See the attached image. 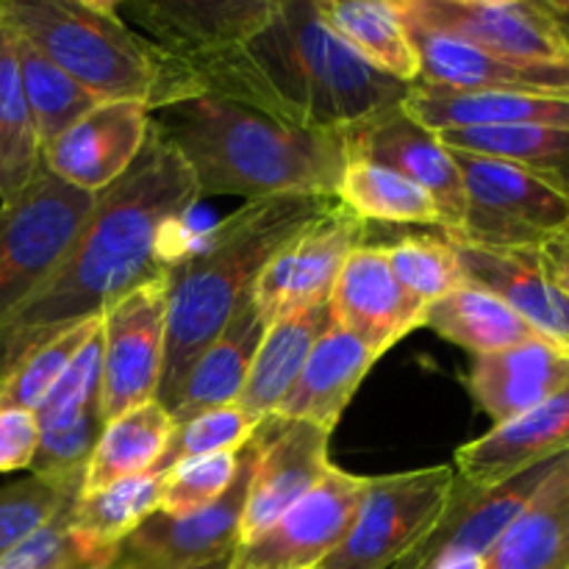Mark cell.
Returning a JSON list of instances; mask_svg holds the SVG:
<instances>
[{
    "label": "cell",
    "mask_w": 569,
    "mask_h": 569,
    "mask_svg": "<svg viewBox=\"0 0 569 569\" xmlns=\"http://www.w3.org/2000/svg\"><path fill=\"white\" fill-rule=\"evenodd\" d=\"M539 259H542V267L548 270V276L559 283L561 292L569 298V233L542 244L539 248Z\"/></svg>",
    "instance_id": "bcb514c9"
},
{
    "label": "cell",
    "mask_w": 569,
    "mask_h": 569,
    "mask_svg": "<svg viewBox=\"0 0 569 569\" xmlns=\"http://www.w3.org/2000/svg\"><path fill=\"white\" fill-rule=\"evenodd\" d=\"M42 164L37 131L22 92L14 33L0 20V187L3 198L20 192Z\"/></svg>",
    "instance_id": "d590c367"
},
{
    "label": "cell",
    "mask_w": 569,
    "mask_h": 569,
    "mask_svg": "<svg viewBox=\"0 0 569 569\" xmlns=\"http://www.w3.org/2000/svg\"><path fill=\"white\" fill-rule=\"evenodd\" d=\"M400 14L489 53L569 61L567 0H395Z\"/></svg>",
    "instance_id": "9c48e42d"
},
{
    "label": "cell",
    "mask_w": 569,
    "mask_h": 569,
    "mask_svg": "<svg viewBox=\"0 0 569 569\" xmlns=\"http://www.w3.org/2000/svg\"><path fill=\"white\" fill-rule=\"evenodd\" d=\"M403 109L433 133L465 128H569V98L515 92H453L409 83Z\"/></svg>",
    "instance_id": "d4e9b609"
},
{
    "label": "cell",
    "mask_w": 569,
    "mask_h": 569,
    "mask_svg": "<svg viewBox=\"0 0 569 569\" xmlns=\"http://www.w3.org/2000/svg\"><path fill=\"white\" fill-rule=\"evenodd\" d=\"M400 287L420 303L431 306L467 283L453 244L442 233H415L383 244Z\"/></svg>",
    "instance_id": "74e56055"
},
{
    "label": "cell",
    "mask_w": 569,
    "mask_h": 569,
    "mask_svg": "<svg viewBox=\"0 0 569 569\" xmlns=\"http://www.w3.org/2000/svg\"><path fill=\"white\" fill-rule=\"evenodd\" d=\"M103 417L100 411L81 417L76 426L61 431L39 433V448L33 456L31 472L44 478H72L87 472L89 459L94 453L100 433H103Z\"/></svg>",
    "instance_id": "7bdbcfd3"
},
{
    "label": "cell",
    "mask_w": 569,
    "mask_h": 569,
    "mask_svg": "<svg viewBox=\"0 0 569 569\" xmlns=\"http://www.w3.org/2000/svg\"><path fill=\"white\" fill-rule=\"evenodd\" d=\"M317 569H320V567H317Z\"/></svg>",
    "instance_id": "f5cc1de1"
},
{
    "label": "cell",
    "mask_w": 569,
    "mask_h": 569,
    "mask_svg": "<svg viewBox=\"0 0 569 569\" xmlns=\"http://www.w3.org/2000/svg\"><path fill=\"white\" fill-rule=\"evenodd\" d=\"M181 156L150 122V137L126 176L94 194L76 242L50 281L0 331V378L50 333L103 315L131 289L164 276L167 228L198 203Z\"/></svg>",
    "instance_id": "6da1fadb"
},
{
    "label": "cell",
    "mask_w": 569,
    "mask_h": 569,
    "mask_svg": "<svg viewBox=\"0 0 569 569\" xmlns=\"http://www.w3.org/2000/svg\"><path fill=\"white\" fill-rule=\"evenodd\" d=\"M337 200L348 206L356 217H361L367 226L383 222V226H428L439 231L448 228L442 211L426 189L372 161H348Z\"/></svg>",
    "instance_id": "1f68e13d"
},
{
    "label": "cell",
    "mask_w": 569,
    "mask_h": 569,
    "mask_svg": "<svg viewBox=\"0 0 569 569\" xmlns=\"http://www.w3.org/2000/svg\"><path fill=\"white\" fill-rule=\"evenodd\" d=\"M437 137L450 150H465V153L526 167L528 172L569 194V128H465V131H445Z\"/></svg>",
    "instance_id": "d6a6232c"
},
{
    "label": "cell",
    "mask_w": 569,
    "mask_h": 569,
    "mask_svg": "<svg viewBox=\"0 0 569 569\" xmlns=\"http://www.w3.org/2000/svg\"><path fill=\"white\" fill-rule=\"evenodd\" d=\"M426 328L437 331L448 342L470 350L472 356L500 353V350L542 339L498 295L470 281L428 306Z\"/></svg>",
    "instance_id": "f546056e"
},
{
    "label": "cell",
    "mask_w": 569,
    "mask_h": 569,
    "mask_svg": "<svg viewBox=\"0 0 569 569\" xmlns=\"http://www.w3.org/2000/svg\"><path fill=\"white\" fill-rule=\"evenodd\" d=\"M381 359L359 337L331 320L311 348L298 381L276 409L278 420L311 422L333 433L372 365Z\"/></svg>",
    "instance_id": "cb8c5ba5"
},
{
    "label": "cell",
    "mask_w": 569,
    "mask_h": 569,
    "mask_svg": "<svg viewBox=\"0 0 569 569\" xmlns=\"http://www.w3.org/2000/svg\"><path fill=\"white\" fill-rule=\"evenodd\" d=\"M150 109L137 100L98 103L42 150V164L87 194L109 189L142 153Z\"/></svg>",
    "instance_id": "ac0fdd59"
},
{
    "label": "cell",
    "mask_w": 569,
    "mask_h": 569,
    "mask_svg": "<svg viewBox=\"0 0 569 569\" xmlns=\"http://www.w3.org/2000/svg\"><path fill=\"white\" fill-rule=\"evenodd\" d=\"M569 387V353L545 339L517 345L500 353L472 356L467 389L492 417L509 422Z\"/></svg>",
    "instance_id": "603a6c76"
},
{
    "label": "cell",
    "mask_w": 569,
    "mask_h": 569,
    "mask_svg": "<svg viewBox=\"0 0 569 569\" xmlns=\"http://www.w3.org/2000/svg\"><path fill=\"white\" fill-rule=\"evenodd\" d=\"M406 26L420 53V78L415 81L420 87L569 98V61L509 59L417 22L406 20Z\"/></svg>",
    "instance_id": "e0dca14e"
},
{
    "label": "cell",
    "mask_w": 569,
    "mask_h": 569,
    "mask_svg": "<svg viewBox=\"0 0 569 569\" xmlns=\"http://www.w3.org/2000/svg\"><path fill=\"white\" fill-rule=\"evenodd\" d=\"M453 244L465 278L498 295L533 331L569 353V298L542 267L539 250L489 248L442 231Z\"/></svg>",
    "instance_id": "44dd1931"
},
{
    "label": "cell",
    "mask_w": 569,
    "mask_h": 569,
    "mask_svg": "<svg viewBox=\"0 0 569 569\" xmlns=\"http://www.w3.org/2000/svg\"><path fill=\"white\" fill-rule=\"evenodd\" d=\"M37 448V415L26 409H0V472L31 470Z\"/></svg>",
    "instance_id": "f6af8a7d"
},
{
    "label": "cell",
    "mask_w": 569,
    "mask_h": 569,
    "mask_svg": "<svg viewBox=\"0 0 569 569\" xmlns=\"http://www.w3.org/2000/svg\"><path fill=\"white\" fill-rule=\"evenodd\" d=\"M483 569H569V453L495 542Z\"/></svg>",
    "instance_id": "83f0119b"
},
{
    "label": "cell",
    "mask_w": 569,
    "mask_h": 569,
    "mask_svg": "<svg viewBox=\"0 0 569 569\" xmlns=\"http://www.w3.org/2000/svg\"><path fill=\"white\" fill-rule=\"evenodd\" d=\"M450 150V148H448ZM465 183V220L456 237L489 248L539 250L569 233V194L526 167L450 150Z\"/></svg>",
    "instance_id": "52a82bcc"
},
{
    "label": "cell",
    "mask_w": 569,
    "mask_h": 569,
    "mask_svg": "<svg viewBox=\"0 0 569 569\" xmlns=\"http://www.w3.org/2000/svg\"><path fill=\"white\" fill-rule=\"evenodd\" d=\"M161 495L164 472H144L98 492H81L72 506V533L94 548H120L122 539L161 509Z\"/></svg>",
    "instance_id": "836d02e7"
},
{
    "label": "cell",
    "mask_w": 569,
    "mask_h": 569,
    "mask_svg": "<svg viewBox=\"0 0 569 569\" xmlns=\"http://www.w3.org/2000/svg\"><path fill=\"white\" fill-rule=\"evenodd\" d=\"M100 411V331L72 359L64 376L56 381L37 415L39 433L76 426L81 417Z\"/></svg>",
    "instance_id": "b9f144b4"
},
{
    "label": "cell",
    "mask_w": 569,
    "mask_h": 569,
    "mask_svg": "<svg viewBox=\"0 0 569 569\" xmlns=\"http://www.w3.org/2000/svg\"><path fill=\"white\" fill-rule=\"evenodd\" d=\"M0 198H3V187H0Z\"/></svg>",
    "instance_id": "816d5d0a"
},
{
    "label": "cell",
    "mask_w": 569,
    "mask_h": 569,
    "mask_svg": "<svg viewBox=\"0 0 569 569\" xmlns=\"http://www.w3.org/2000/svg\"><path fill=\"white\" fill-rule=\"evenodd\" d=\"M328 442L331 433L311 422L278 420V417L264 420L261 450L239 522V545L261 537L320 483L331 467Z\"/></svg>",
    "instance_id": "2e32d148"
},
{
    "label": "cell",
    "mask_w": 569,
    "mask_h": 569,
    "mask_svg": "<svg viewBox=\"0 0 569 569\" xmlns=\"http://www.w3.org/2000/svg\"><path fill=\"white\" fill-rule=\"evenodd\" d=\"M333 200L315 194L250 200L217 222L198 248L167 261V350L156 395L161 406L172 403L198 356L253 292L267 261Z\"/></svg>",
    "instance_id": "277c9868"
},
{
    "label": "cell",
    "mask_w": 569,
    "mask_h": 569,
    "mask_svg": "<svg viewBox=\"0 0 569 569\" xmlns=\"http://www.w3.org/2000/svg\"><path fill=\"white\" fill-rule=\"evenodd\" d=\"M117 548H94V545H87V548L78 550L72 559H67L59 569H109L111 561H114Z\"/></svg>",
    "instance_id": "7dc6e473"
},
{
    "label": "cell",
    "mask_w": 569,
    "mask_h": 569,
    "mask_svg": "<svg viewBox=\"0 0 569 569\" xmlns=\"http://www.w3.org/2000/svg\"><path fill=\"white\" fill-rule=\"evenodd\" d=\"M559 461V459H556ZM556 461L531 467L520 476L495 487H472L456 476L453 492L437 526L431 528L422 545H417L398 567L392 569H428L442 556H483L495 548L506 528L531 503L533 495L550 476Z\"/></svg>",
    "instance_id": "d6986e66"
},
{
    "label": "cell",
    "mask_w": 569,
    "mask_h": 569,
    "mask_svg": "<svg viewBox=\"0 0 569 569\" xmlns=\"http://www.w3.org/2000/svg\"><path fill=\"white\" fill-rule=\"evenodd\" d=\"M109 569H137V567H131V565H126V561H120L114 556V561H111V567Z\"/></svg>",
    "instance_id": "f907efd6"
},
{
    "label": "cell",
    "mask_w": 569,
    "mask_h": 569,
    "mask_svg": "<svg viewBox=\"0 0 569 569\" xmlns=\"http://www.w3.org/2000/svg\"><path fill=\"white\" fill-rule=\"evenodd\" d=\"M100 331V317L72 322L33 345L20 361L0 378V409L37 411L83 345Z\"/></svg>",
    "instance_id": "8d00e7d4"
},
{
    "label": "cell",
    "mask_w": 569,
    "mask_h": 569,
    "mask_svg": "<svg viewBox=\"0 0 569 569\" xmlns=\"http://www.w3.org/2000/svg\"><path fill=\"white\" fill-rule=\"evenodd\" d=\"M361 244H367V222L333 200L261 270L253 300L264 320L272 322L287 311L328 303L345 261Z\"/></svg>",
    "instance_id": "7c38bea8"
},
{
    "label": "cell",
    "mask_w": 569,
    "mask_h": 569,
    "mask_svg": "<svg viewBox=\"0 0 569 569\" xmlns=\"http://www.w3.org/2000/svg\"><path fill=\"white\" fill-rule=\"evenodd\" d=\"M6 26L81 83L98 103L150 106L156 53L111 0H6Z\"/></svg>",
    "instance_id": "5b68a950"
},
{
    "label": "cell",
    "mask_w": 569,
    "mask_h": 569,
    "mask_svg": "<svg viewBox=\"0 0 569 569\" xmlns=\"http://www.w3.org/2000/svg\"><path fill=\"white\" fill-rule=\"evenodd\" d=\"M276 9L278 0H139L120 14L153 48L159 81L161 72L242 48Z\"/></svg>",
    "instance_id": "8fae6325"
},
{
    "label": "cell",
    "mask_w": 569,
    "mask_h": 569,
    "mask_svg": "<svg viewBox=\"0 0 569 569\" xmlns=\"http://www.w3.org/2000/svg\"><path fill=\"white\" fill-rule=\"evenodd\" d=\"M259 428L261 420L250 417L239 403L200 411V415L189 417L187 422L172 428L164 456L153 472H170L181 461L200 459V456L239 453L259 433Z\"/></svg>",
    "instance_id": "f35d334b"
},
{
    "label": "cell",
    "mask_w": 569,
    "mask_h": 569,
    "mask_svg": "<svg viewBox=\"0 0 569 569\" xmlns=\"http://www.w3.org/2000/svg\"><path fill=\"white\" fill-rule=\"evenodd\" d=\"M164 276L131 289L100 315V417L103 422L156 400L164 372Z\"/></svg>",
    "instance_id": "30bf717a"
},
{
    "label": "cell",
    "mask_w": 569,
    "mask_h": 569,
    "mask_svg": "<svg viewBox=\"0 0 569 569\" xmlns=\"http://www.w3.org/2000/svg\"><path fill=\"white\" fill-rule=\"evenodd\" d=\"M453 481V465L367 478L353 528L320 569L398 567L439 522Z\"/></svg>",
    "instance_id": "ba28073f"
},
{
    "label": "cell",
    "mask_w": 569,
    "mask_h": 569,
    "mask_svg": "<svg viewBox=\"0 0 569 569\" xmlns=\"http://www.w3.org/2000/svg\"><path fill=\"white\" fill-rule=\"evenodd\" d=\"M156 131L192 172L198 198H337L350 156L342 131H315L253 106L194 94L150 111Z\"/></svg>",
    "instance_id": "3957f363"
},
{
    "label": "cell",
    "mask_w": 569,
    "mask_h": 569,
    "mask_svg": "<svg viewBox=\"0 0 569 569\" xmlns=\"http://www.w3.org/2000/svg\"><path fill=\"white\" fill-rule=\"evenodd\" d=\"M14 50L17 64H20L22 92H26L33 131H37L39 153H42L59 133H64L72 122L92 111L98 100L81 83L72 81L64 70H59L48 56L39 53L20 33H14Z\"/></svg>",
    "instance_id": "e575fe53"
},
{
    "label": "cell",
    "mask_w": 569,
    "mask_h": 569,
    "mask_svg": "<svg viewBox=\"0 0 569 569\" xmlns=\"http://www.w3.org/2000/svg\"><path fill=\"white\" fill-rule=\"evenodd\" d=\"M242 450L239 453H214L187 459L164 472V495H161V515L187 517L214 506L237 481Z\"/></svg>",
    "instance_id": "60d3db41"
},
{
    "label": "cell",
    "mask_w": 569,
    "mask_h": 569,
    "mask_svg": "<svg viewBox=\"0 0 569 569\" xmlns=\"http://www.w3.org/2000/svg\"><path fill=\"white\" fill-rule=\"evenodd\" d=\"M83 476H31L0 489V559L42 528L70 495L81 492Z\"/></svg>",
    "instance_id": "ab89813d"
},
{
    "label": "cell",
    "mask_w": 569,
    "mask_h": 569,
    "mask_svg": "<svg viewBox=\"0 0 569 569\" xmlns=\"http://www.w3.org/2000/svg\"><path fill=\"white\" fill-rule=\"evenodd\" d=\"M78 495L81 492L70 495L42 528H37L26 542L6 553L0 559V569H59L78 550L87 548V542L72 533V506H76Z\"/></svg>",
    "instance_id": "ee69618b"
},
{
    "label": "cell",
    "mask_w": 569,
    "mask_h": 569,
    "mask_svg": "<svg viewBox=\"0 0 569 569\" xmlns=\"http://www.w3.org/2000/svg\"><path fill=\"white\" fill-rule=\"evenodd\" d=\"M406 83L381 76L322 20L317 0H278L272 20L228 53L161 72L150 111L220 94L315 131H345L400 106Z\"/></svg>",
    "instance_id": "7a4b0ae2"
},
{
    "label": "cell",
    "mask_w": 569,
    "mask_h": 569,
    "mask_svg": "<svg viewBox=\"0 0 569 569\" xmlns=\"http://www.w3.org/2000/svg\"><path fill=\"white\" fill-rule=\"evenodd\" d=\"M367 478L328 467L315 489L253 542L239 545L231 569H317L345 542Z\"/></svg>",
    "instance_id": "4fadbf2b"
},
{
    "label": "cell",
    "mask_w": 569,
    "mask_h": 569,
    "mask_svg": "<svg viewBox=\"0 0 569 569\" xmlns=\"http://www.w3.org/2000/svg\"><path fill=\"white\" fill-rule=\"evenodd\" d=\"M92 206L94 194L44 164L20 192L0 200V331L59 270Z\"/></svg>",
    "instance_id": "8992f818"
},
{
    "label": "cell",
    "mask_w": 569,
    "mask_h": 569,
    "mask_svg": "<svg viewBox=\"0 0 569 569\" xmlns=\"http://www.w3.org/2000/svg\"><path fill=\"white\" fill-rule=\"evenodd\" d=\"M342 137L350 159L381 164L426 189L448 222L445 231L461 226L467 198L453 153L439 142L437 133L411 120L403 103L345 128Z\"/></svg>",
    "instance_id": "9a60e30c"
},
{
    "label": "cell",
    "mask_w": 569,
    "mask_h": 569,
    "mask_svg": "<svg viewBox=\"0 0 569 569\" xmlns=\"http://www.w3.org/2000/svg\"><path fill=\"white\" fill-rule=\"evenodd\" d=\"M264 331L267 320L256 306L253 292H250L233 311L220 337L198 356L178 395L167 406L176 426L200 415V411L237 403Z\"/></svg>",
    "instance_id": "484cf974"
},
{
    "label": "cell",
    "mask_w": 569,
    "mask_h": 569,
    "mask_svg": "<svg viewBox=\"0 0 569 569\" xmlns=\"http://www.w3.org/2000/svg\"><path fill=\"white\" fill-rule=\"evenodd\" d=\"M259 450L261 428L242 448L237 481L214 506L187 517H167L156 511L131 537L122 539L117 548V559L137 569H189L237 553L239 522H242Z\"/></svg>",
    "instance_id": "5bb4252c"
},
{
    "label": "cell",
    "mask_w": 569,
    "mask_h": 569,
    "mask_svg": "<svg viewBox=\"0 0 569 569\" xmlns=\"http://www.w3.org/2000/svg\"><path fill=\"white\" fill-rule=\"evenodd\" d=\"M328 326H331V306L328 303L287 311L267 322V331L256 350L248 381H244L237 403L256 420H270L289 389L295 387L311 348Z\"/></svg>",
    "instance_id": "4316f807"
},
{
    "label": "cell",
    "mask_w": 569,
    "mask_h": 569,
    "mask_svg": "<svg viewBox=\"0 0 569 569\" xmlns=\"http://www.w3.org/2000/svg\"><path fill=\"white\" fill-rule=\"evenodd\" d=\"M233 567V553L231 556H222V559L209 561V565H200V567H189V569H231Z\"/></svg>",
    "instance_id": "681fc988"
},
{
    "label": "cell",
    "mask_w": 569,
    "mask_h": 569,
    "mask_svg": "<svg viewBox=\"0 0 569 569\" xmlns=\"http://www.w3.org/2000/svg\"><path fill=\"white\" fill-rule=\"evenodd\" d=\"M569 453V387L537 409L489 428L456 450L453 470L472 487H495Z\"/></svg>",
    "instance_id": "7402d4cb"
},
{
    "label": "cell",
    "mask_w": 569,
    "mask_h": 569,
    "mask_svg": "<svg viewBox=\"0 0 569 569\" xmlns=\"http://www.w3.org/2000/svg\"><path fill=\"white\" fill-rule=\"evenodd\" d=\"M483 556H442L431 561L428 569H483Z\"/></svg>",
    "instance_id": "c3c4849f"
},
{
    "label": "cell",
    "mask_w": 569,
    "mask_h": 569,
    "mask_svg": "<svg viewBox=\"0 0 569 569\" xmlns=\"http://www.w3.org/2000/svg\"><path fill=\"white\" fill-rule=\"evenodd\" d=\"M172 428V415L159 400H148L106 422L83 472L81 492H98L109 483L153 472L164 456Z\"/></svg>",
    "instance_id": "4dcf8cb0"
},
{
    "label": "cell",
    "mask_w": 569,
    "mask_h": 569,
    "mask_svg": "<svg viewBox=\"0 0 569 569\" xmlns=\"http://www.w3.org/2000/svg\"><path fill=\"white\" fill-rule=\"evenodd\" d=\"M331 320L359 337L372 353L389 348L426 328L428 306L411 298L389 267L383 244H361L345 261L331 289Z\"/></svg>",
    "instance_id": "ffe728a7"
},
{
    "label": "cell",
    "mask_w": 569,
    "mask_h": 569,
    "mask_svg": "<svg viewBox=\"0 0 569 569\" xmlns=\"http://www.w3.org/2000/svg\"><path fill=\"white\" fill-rule=\"evenodd\" d=\"M326 26L376 67L381 76L398 83H415L420 78V53L411 42L409 26L398 3L387 0H317Z\"/></svg>",
    "instance_id": "f1b7e54d"
}]
</instances>
